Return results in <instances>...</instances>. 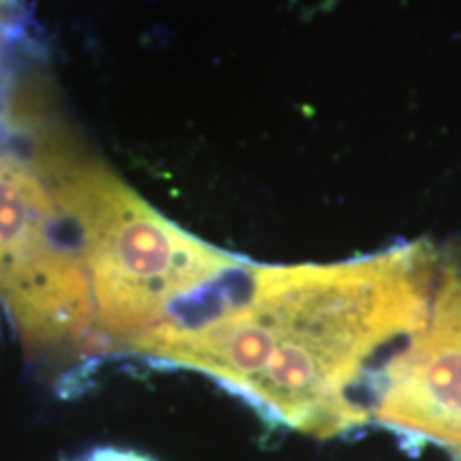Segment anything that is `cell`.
<instances>
[{"label": "cell", "mask_w": 461, "mask_h": 461, "mask_svg": "<svg viewBox=\"0 0 461 461\" xmlns=\"http://www.w3.org/2000/svg\"><path fill=\"white\" fill-rule=\"evenodd\" d=\"M423 244L336 265L244 261L131 355L214 378L263 417L319 438L370 423L395 357L429 316Z\"/></svg>", "instance_id": "1"}, {"label": "cell", "mask_w": 461, "mask_h": 461, "mask_svg": "<svg viewBox=\"0 0 461 461\" xmlns=\"http://www.w3.org/2000/svg\"><path fill=\"white\" fill-rule=\"evenodd\" d=\"M34 169L73 230L95 303L99 353H129L244 258L167 221L107 167L45 131Z\"/></svg>", "instance_id": "2"}, {"label": "cell", "mask_w": 461, "mask_h": 461, "mask_svg": "<svg viewBox=\"0 0 461 461\" xmlns=\"http://www.w3.org/2000/svg\"><path fill=\"white\" fill-rule=\"evenodd\" d=\"M0 305L34 359L99 353L73 230L34 165L0 148Z\"/></svg>", "instance_id": "3"}, {"label": "cell", "mask_w": 461, "mask_h": 461, "mask_svg": "<svg viewBox=\"0 0 461 461\" xmlns=\"http://www.w3.org/2000/svg\"><path fill=\"white\" fill-rule=\"evenodd\" d=\"M374 420L461 457V265H438L428 322L389 366Z\"/></svg>", "instance_id": "4"}, {"label": "cell", "mask_w": 461, "mask_h": 461, "mask_svg": "<svg viewBox=\"0 0 461 461\" xmlns=\"http://www.w3.org/2000/svg\"><path fill=\"white\" fill-rule=\"evenodd\" d=\"M68 461H157V459L149 457V455L141 451H135V448L101 445V447H92L88 451L79 453L77 457Z\"/></svg>", "instance_id": "5"}]
</instances>
